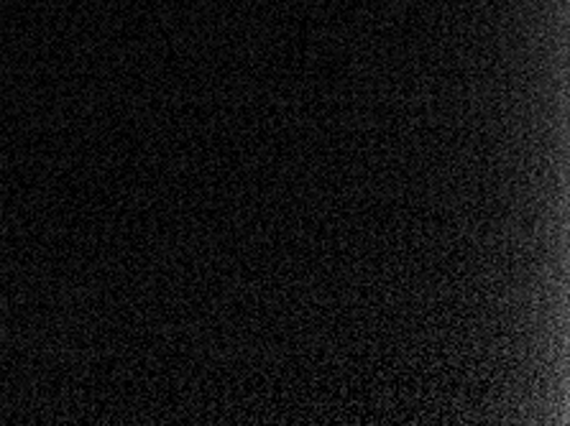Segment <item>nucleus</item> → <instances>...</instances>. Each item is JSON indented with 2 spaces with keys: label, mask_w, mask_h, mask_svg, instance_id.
<instances>
[]
</instances>
